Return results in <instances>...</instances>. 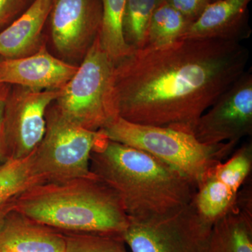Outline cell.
<instances>
[{"label":"cell","instance_id":"4fadbf2b","mask_svg":"<svg viewBox=\"0 0 252 252\" xmlns=\"http://www.w3.org/2000/svg\"><path fill=\"white\" fill-rule=\"evenodd\" d=\"M64 233L11 209L0 224V252H66Z\"/></svg>","mask_w":252,"mask_h":252},{"label":"cell","instance_id":"3957f363","mask_svg":"<svg viewBox=\"0 0 252 252\" xmlns=\"http://www.w3.org/2000/svg\"><path fill=\"white\" fill-rule=\"evenodd\" d=\"M13 209L64 234L123 238L130 221L117 195L94 176L33 186L14 198Z\"/></svg>","mask_w":252,"mask_h":252},{"label":"cell","instance_id":"5bb4252c","mask_svg":"<svg viewBox=\"0 0 252 252\" xmlns=\"http://www.w3.org/2000/svg\"><path fill=\"white\" fill-rule=\"evenodd\" d=\"M206 252H252L251 185L240 189L234 207L212 225Z\"/></svg>","mask_w":252,"mask_h":252},{"label":"cell","instance_id":"8992f818","mask_svg":"<svg viewBox=\"0 0 252 252\" xmlns=\"http://www.w3.org/2000/svg\"><path fill=\"white\" fill-rule=\"evenodd\" d=\"M101 136L99 131L74 124L50 106L45 133L32 154L36 175L44 183L94 177L90 168L91 152Z\"/></svg>","mask_w":252,"mask_h":252},{"label":"cell","instance_id":"277c9868","mask_svg":"<svg viewBox=\"0 0 252 252\" xmlns=\"http://www.w3.org/2000/svg\"><path fill=\"white\" fill-rule=\"evenodd\" d=\"M109 140L140 149L170 165L195 187L215 165L228 157L238 142L216 144L169 127L141 125L118 117L98 130Z\"/></svg>","mask_w":252,"mask_h":252},{"label":"cell","instance_id":"603a6c76","mask_svg":"<svg viewBox=\"0 0 252 252\" xmlns=\"http://www.w3.org/2000/svg\"><path fill=\"white\" fill-rule=\"evenodd\" d=\"M34 0H0V28L17 18Z\"/></svg>","mask_w":252,"mask_h":252},{"label":"cell","instance_id":"e0dca14e","mask_svg":"<svg viewBox=\"0 0 252 252\" xmlns=\"http://www.w3.org/2000/svg\"><path fill=\"white\" fill-rule=\"evenodd\" d=\"M102 20L98 32L104 51L117 63L132 52L126 42L124 18L126 0H100Z\"/></svg>","mask_w":252,"mask_h":252},{"label":"cell","instance_id":"6da1fadb","mask_svg":"<svg viewBox=\"0 0 252 252\" xmlns=\"http://www.w3.org/2000/svg\"><path fill=\"white\" fill-rule=\"evenodd\" d=\"M248 49L222 39H181L115 63L118 117L193 135L200 117L245 72Z\"/></svg>","mask_w":252,"mask_h":252},{"label":"cell","instance_id":"cb8c5ba5","mask_svg":"<svg viewBox=\"0 0 252 252\" xmlns=\"http://www.w3.org/2000/svg\"><path fill=\"white\" fill-rule=\"evenodd\" d=\"M165 1L180 11L181 14L193 22L203 12L210 0H165Z\"/></svg>","mask_w":252,"mask_h":252},{"label":"cell","instance_id":"9a60e30c","mask_svg":"<svg viewBox=\"0 0 252 252\" xmlns=\"http://www.w3.org/2000/svg\"><path fill=\"white\" fill-rule=\"evenodd\" d=\"M54 0H34L17 18L0 32V56L18 59L34 54L41 47L43 28Z\"/></svg>","mask_w":252,"mask_h":252},{"label":"cell","instance_id":"ffe728a7","mask_svg":"<svg viewBox=\"0 0 252 252\" xmlns=\"http://www.w3.org/2000/svg\"><path fill=\"white\" fill-rule=\"evenodd\" d=\"M161 0H126L124 18L126 42L132 51L142 49L149 21Z\"/></svg>","mask_w":252,"mask_h":252},{"label":"cell","instance_id":"ac0fdd59","mask_svg":"<svg viewBox=\"0 0 252 252\" xmlns=\"http://www.w3.org/2000/svg\"><path fill=\"white\" fill-rule=\"evenodd\" d=\"M192 23L161 0L151 17L143 48L161 47L180 40Z\"/></svg>","mask_w":252,"mask_h":252},{"label":"cell","instance_id":"44dd1931","mask_svg":"<svg viewBox=\"0 0 252 252\" xmlns=\"http://www.w3.org/2000/svg\"><path fill=\"white\" fill-rule=\"evenodd\" d=\"M252 169V144H243L231 157L212 169L215 177L238 193L248 180Z\"/></svg>","mask_w":252,"mask_h":252},{"label":"cell","instance_id":"8fae6325","mask_svg":"<svg viewBox=\"0 0 252 252\" xmlns=\"http://www.w3.org/2000/svg\"><path fill=\"white\" fill-rule=\"evenodd\" d=\"M78 67L55 57L41 45L30 56L0 60V84L34 90H61Z\"/></svg>","mask_w":252,"mask_h":252},{"label":"cell","instance_id":"30bf717a","mask_svg":"<svg viewBox=\"0 0 252 252\" xmlns=\"http://www.w3.org/2000/svg\"><path fill=\"white\" fill-rule=\"evenodd\" d=\"M49 17L55 47L75 57L85 54L98 34L102 4L100 0H54Z\"/></svg>","mask_w":252,"mask_h":252},{"label":"cell","instance_id":"5b68a950","mask_svg":"<svg viewBox=\"0 0 252 252\" xmlns=\"http://www.w3.org/2000/svg\"><path fill=\"white\" fill-rule=\"evenodd\" d=\"M114 73L115 63L101 46L97 34L77 72L61 89L55 108L84 128L100 130L118 117Z\"/></svg>","mask_w":252,"mask_h":252},{"label":"cell","instance_id":"d6986e66","mask_svg":"<svg viewBox=\"0 0 252 252\" xmlns=\"http://www.w3.org/2000/svg\"><path fill=\"white\" fill-rule=\"evenodd\" d=\"M41 183L44 182L34 169L32 154L23 159H9L0 165V203Z\"/></svg>","mask_w":252,"mask_h":252},{"label":"cell","instance_id":"d4e9b609","mask_svg":"<svg viewBox=\"0 0 252 252\" xmlns=\"http://www.w3.org/2000/svg\"><path fill=\"white\" fill-rule=\"evenodd\" d=\"M10 91V86L7 84L0 86V165L9 160L6 152V141H5L4 113L5 103Z\"/></svg>","mask_w":252,"mask_h":252},{"label":"cell","instance_id":"9c48e42d","mask_svg":"<svg viewBox=\"0 0 252 252\" xmlns=\"http://www.w3.org/2000/svg\"><path fill=\"white\" fill-rule=\"evenodd\" d=\"M252 133V75L245 71L199 119L193 135L207 144L235 141Z\"/></svg>","mask_w":252,"mask_h":252},{"label":"cell","instance_id":"2e32d148","mask_svg":"<svg viewBox=\"0 0 252 252\" xmlns=\"http://www.w3.org/2000/svg\"><path fill=\"white\" fill-rule=\"evenodd\" d=\"M238 194L210 170L197 186L192 203L201 218L213 225L234 207Z\"/></svg>","mask_w":252,"mask_h":252},{"label":"cell","instance_id":"484cf974","mask_svg":"<svg viewBox=\"0 0 252 252\" xmlns=\"http://www.w3.org/2000/svg\"><path fill=\"white\" fill-rule=\"evenodd\" d=\"M13 200L14 199L0 203V224H1L3 220H4L6 214L12 209Z\"/></svg>","mask_w":252,"mask_h":252},{"label":"cell","instance_id":"4316f807","mask_svg":"<svg viewBox=\"0 0 252 252\" xmlns=\"http://www.w3.org/2000/svg\"><path fill=\"white\" fill-rule=\"evenodd\" d=\"M217 1V0H210V3L213 2V1Z\"/></svg>","mask_w":252,"mask_h":252},{"label":"cell","instance_id":"7402d4cb","mask_svg":"<svg viewBox=\"0 0 252 252\" xmlns=\"http://www.w3.org/2000/svg\"><path fill=\"white\" fill-rule=\"evenodd\" d=\"M66 252H127L122 237L93 234H64Z\"/></svg>","mask_w":252,"mask_h":252},{"label":"cell","instance_id":"7c38bea8","mask_svg":"<svg viewBox=\"0 0 252 252\" xmlns=\"http://www.w3.org/2000/svg\"><path fill=\"white\" fill-rule=\"evenodd\" d=\"M251 0H217L207 4L180 39H222L240 42L251 30L247 22Z\"/></svg>","mask_w":252,"mask_h":252},{"label":"cell","instance_id":"ba28073f","mask_svg":"<svg viewBox=\"0 0 252 252\" xmlns=\"http://www.w3.org/2000/svg\"><path fill=\"white\" fill-rule=\"evenodd\" d=\"M61 91L21 86L10 89L4 113L8 159H23L34 153L45 133L46 112Z\"/></svg>","mask_w":252,"mask_h":252},{"label":"cell","instance_id":"52a82bcc","mask_svg":"<svg viewBox=\"0 0 252 252\" xmlns=\"http://www.w3.org/2000/svg\"><path fill=\"white\" fill-rule=\"evenodd\" d=\"M212 227L191 201L162 216L130 220L123 238L132 252H206Z\"/></svg>","mask_w":252,"mask_h":252},{"label":"cell","instance_id":"83f0119b","mask_svg":"<svg viewBox=\"0 0 252 252\" xmlns=\"http://www.w3.org/2000/svg\"><path fill=\"white\" fill-rule=\"evenodd\" d=\"M1 84H0V86H1Z\"/></svg>","mask_w":252,"mask_h":252},{"label":"cell","instance_id":"7a4b0ae2","mask_svg":"<svg viewBox=\"0 0 252 252\" xmlns=\"http://www.w3.org/2000/svg\"><path fill=\"white\" fill-rule=\"evenodd\" d=\"M101 135L91 152V171L117 195L130 220L162 216L192 201L196 187L180 172Z\"/></svg>","mask_w":252,"mask_h":252}]
</instances>
